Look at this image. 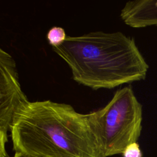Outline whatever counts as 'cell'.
Returning a JSON list of instances; mask_svg holds the SVG:
<instances>
[{
    "label": "cell",
    "mask_w": 157,
    "mask_h": 157,
    "mask_svg": "<svg viewBox=\"0 0 157 157\" xmlns=\"http://www.w3.org/2000/svg\"><path fill=\"white\" fill-rule=\"evenodd\" d=\"M28 100L19 82L13 58L0 48V157H7L6 144L14 114L20 105Z\"/></svg>",
    "instance_id": "277c9868"
},
{
    "label": "cell",
    "mask_w": 157,
    "mask_h": 157,
    "mask_svg": "<svg viewBox=\"0 0 157 157\" xmlns=\"http://www.w3.org/2000/svg\"><path fill=\"white\" fill-rule=\"evenodd\" d=\"M120 17L132 28L157 26V0L128 1L121 9Z\"/></svg>",
    "instance_id": "5b68a950"
},
{
    "label": "cell",
    "mask_w": 157,
    "mask_h": 157,
    "mask_svg": "<svg viewBox=\"0 0 157 157\" xmlns=\"http://www.w3.org/2000/svg\"><path fill=\"white\" fill-rule=\"evenodd\" d=\"M12 157H42V156H34V155L21 153H19V152H15V155Z\"/></svg>",
    "instance_id": "ba28073f"
},
{
    "label": "cell",
    "mask_w": 157,
    "mask_h": 157,
    "mask_svg": "<svg viewBox=\"0 0 157 157\" xmlns=\"http://www.w3.org/2000/svg\"><path fill=\"white\" fill-rule=\"evenodd\" d=\"M52 50L69 66L76 82L93 90L144 80L149 67L134 38L120 31L68 36Z\"/></svg>",
    "instance_id": "7a4b0ae2"
},
{
    "label": "cell",
    "mask_w": 157,
    "mask_h": 157,
    "mask_svg": "<svg viewBox=\"0 0 157 157\" xmlns=\"http://www.w3.org/2000/svg\"><path fill=\"white\" fill-rule=\"evenodd\" d=\"M122 154L123 157H142L141 150L137 142L129 144Z\"/></svg>",
    "instance_id": "52a82bcc"
},
{
    "label": "cell",
    "mask_w": 157,
    "mask_h": 157,
    "mask_svg": "<svg viewBox=\"0 0 157 157\" xmlns=\"http://www.w3.org/2000/svg\"><path fill=\"white\" fill-rule=\"evenodd\" d=\"M49 44L53 47H57L62 44L66 40L67 36L65 30L59 26H53L49 29L46 35Z\"/></svg>",
    "instance_id": "8992f818"
},
{
    "label": "cell",
    "mask_w": 157,
    "mask_h": 157,
    "mask_svg": "<svg viewBox=\"0 0 157 157\" xmlns=\"http://www.w3.org/2000/svg\"><path fill=\"white\" fill-rule=\"evenodd\" d=\"M13 150L42 157H105L88 113L51 100L23 102L10 126Z\"/></svg>",
    "instance_id": "6da1fadb"
},
{
    "label": "cell",
    "mask_w": 157,
    "mask_h": 157,
    "mask_svg": "<svg viewBox=\"0 0 157 157\" xmlns=\"http://www.w3.org/2000/svg\"><path fill=\"white\" fill-rule=\"evenodd\" d=\"M88 118L104 156L122 154L140 136L142 106L127 86L117 90L104 107L88 113Z\"/></svg>",
    "instance_id": "3957f363"
}]
</instances>
